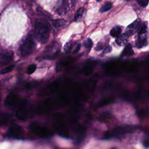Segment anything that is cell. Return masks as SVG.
<instances>
[{"mask_svg": "<svg viewBox=\"0 0 149 149\" xmlns=\"http://www.w3.org/2000/svg\"><path fill=\"white\" fill-rule=\"evenodd\" d=\"M30 128L35 134L41 137H48L52 135V132L49 129L37 123L31 125Z\"/></svg>", "mask_w": 149, "mask_h": 149, "instance_id": "obj_3", "label": "cell"}, {"mask_svg": "<svg viewBox=\"0 0 149 149\" xmlns=\"http://www.w3.org/2000/svg\"><path fill=\"white\" fill-rule=\"evenodd\" d=\"M129 36H127L125 33L123 34H120L119 36H118L115 42L117 45L119 46H123L126 45L128 39H129Z\"/></svg>", "mask_w": 149, "mask_h": 149, "instance_id": "obj_10", "label": "cell"}, {"mask_svg": "<svg viewBox=\"0 0 149 149\" xmlns=\"http://www.w3.org/2000/svg\"><path fill=\"white\" fill-rule=\"evenodd\" d=\"M111 51H112V47H111L110 45H108V46H107V47L104 48V51H102V55H104V54L109 53V52H111Z\"/></svg>", "mask_w": 149, "mask_h": 149, "instance_id": "obj_22", "label": "cell"}, {"mask_svg": "<svg viewBox=\"0 0 149 149\" xmlns=\"http://www.w3.org/2000/svg\"><path fill=\"white\" fill-rule=\"evenodd\" d=\"M84 11H85V9L84 8H79L77 12H76L75 15H74V20L76 21H78V20H80L83 16V14L84 13Z\"/></svg>", "mask_w": 149, "mask_h": 149, "instance_id": "obj_14", "label": "cell"}, {"mask_svg": "<svg viewBox=\"0 0 149 149\" xmlns=\"http://www.w3.org/2000/svg\"><path fill=\"white\" fill-rule=\"evenodd\" d=\"M14 68V65H11L9 66H8L5 68H4L3 69H2L1 71H0V73L2 74H4L6 73H8L10 72H11Z\"/></svg>", "mask_w": 149, "mask_h": 149, "instance_id": "obj_17", "label": "cell"}, {"mask_svg": "<svg viewBox=\"0 0 149 149\" xmlns=\"http://www.w3.org/2000/svg\"><path fill=\"white\" fill-rule=\"evenodd\" d=\"M137 2L140 6L143 7H146L147 6L149 2V0H137Z\"/></svg>", "mask_w": 149, "mask_h": 149, "instance_id": "obj_20", "label": "cell"}, {"mask_svg": "<svg viewBox=\"0 0 149 149\" xmlns=\"http://www.w3.org/2000/svg\"><path fill=\"white\" fill-rule=\"evenodd\" d=\"M23 134V130L21 126L17 124L12 125L6 133V136L12 138H19Z\"/></svg>", "mask_w": 149, "mask_h": 149, "instance_id": "obj_4", "label": "cell"}, {"mask_svg": "<svg viewBox=\"0 0 149 149\" xmlns=\"http://www.w3.org/2000/svg\"><path fill=\"white\" fill-rule=\"evenodd\" d=\"M74 45V42L73 41H69L67 42L65 46H64V51L65 52H69L71 50V49L73 48V47Z\"/></svg>", "mask_w": 149, "mask_h": 149, "instance_id": "obj_18", "label": "cell"}, {"mask_svg": "<svg viewBox=\"0 0 149 149\" xmlns=\"http://www.w3.org/2000/svg\"><path fill=\"white\" fill-rule=\"evenodd\" d=\"M80 47H81V45H80V44H78L77 45H76L75 48H74V50H73V54H76V53H77V52H79V51L80 50Z\"/></svg>", "mask_w": 149, "mask_h": 149, "instance_id": "obj_24", "label": "cell"}, {"mask_svg": "<svg viewBox=\"0 0 149 149\" xmlns=\"http://www.w3.org/2000/svg\"><path fill=\"white\" fill-rule=\"evenodd\" d=\"M69 9L68 0H59L58 5L56 8V12L59 15L66 14Z\"/></svg>", "mask_w": 149, "mask_h": 149, "instance_id": "obj_7", "label": "cell"}, {"mask_svg": "<svg viewBox=\"0 0 149 149\" xmlns=\"http://www.w3.org/2000/svg\"><path fill=\"white\" fill-rule=\"evenodd\" d=\"M36 46V43L32 34H29L19 47V52L22 56H27L31 54Z\"/></svg>", "mask_w": 149, "mask_h": 149, "instance_id": "obj_2", "label": "cell"}, {"mask_svg": "<svg viewBox=\"0 0 149 149\" xmlns=\"http://www.w3.org/2000/svg\"><path fill=\"white\" fill-rule=\"evenodd\" d=\"M141 26V20L140 19H137L136 20H134L133 23H132L126 27L125 30V33L129 36H133L135 33H136L139 30Z\"/></svg>", "mask_w": 149, "mask_h": 149, "instance_id": "obj_5", "label": "cell"}, {"mask_svg": "<svg viewBox=\"0 0 149 149\" xmlns=\"http://www.w3.org/2000/svg\"><path fill=\"white\" fill-rule=\"evenodd\" d=\"M19 98L17 95L14 94H10L8 95L5 100V105L7 107H12L16 104L18 102Z\"/></svg>", "mask_w": 149, "mask_h": 149, "instance_id": "obj_9", "label": "cell"}, {"mask_svg": "<svg viewBox=\"0 0 149 149\" xmlns=\"http://www.w3.org/2000/svg\"><path fill=\"white\" fill-rule=\"evenodd\" d=\"M93 41L90 38H87L84 42V45L85 48L87 49L88 52H90V49L93 47Z\"/></svg>", "mask_w": 149, "mask_h": 149, "instance_id": "obj_16", "label": "cell"}, {"mask_svg": "<svg viewBox=\"0 0 149 149\" xmlns=\"http://www.w3.org/2000/svg\"><path fill=\"white\" fill-rule=\"evenodd\" d=\"M50 26L44 19H37L34 24V36L37 41L41 44L46 43L49 38Z\"/></svg>", "mask_w": 149, "mask_h": 149, "instance_id": "obj_1", "label": "cell"}, {"mask_svg": "<svg viewBox=\"0 0 149 149\" xmlns=\"http://www.w3.org/2000/svg\"><path fill=\"white\" fill-rule=\"evenodd\" d=\"M126 1H130V0H126Z\"/></svg>", "mask_w": 149, "mask_h": 149, "instance_id": "obj_26", "label": "cell"}, {"mask_svg": "<svg viewBox=\"0 0 149 149\" xmlns=\"http://www.w3.org/2000/svg\"><path fill=\"white\" fill-rule=\"evenodd\" d=\"M36 69V65L35 64H31L28 66L26 72L27 74H31L35 72Z\"/></svg>", "mask_w": 149, "mask_h": 149, "instance_id": "obj_19", "label": "cell"}, {"mask_svg": "<svg viewBox=\"0 0 149 149\" xmlns=\"http://www.w3.org/2000/svg\"><path fill=\"white\" fill-rule=\"evenodd\" d=\"M147 44V33H139L138 36V38L136 42V46L138 48L145 47Z\"/></svg>", "mask_w": 149, "mask_h": 149, "instance_id": "obj_8", "label": "cell"}, {"mask_svg": "<svg viewBox=\"0 0 149 149\" xmlns=\"http://www.w3.org/2000/svg\"><path fill=\"white\" fill-rule=\"evenodd\" d=\"M103 48H104V45L100 42H99L97 44V47L95 48V50L99 51V50H101V49H102Z\"/></svg>", "mask_w": 149, "mask_h": 149, "instance_id": "obj_23", "label": "cell"}, {"mask_svg": "<svg viewBox=\"0 0 149 149\" xmlns=\"http://www.w3.org/2000/svg\"><path fill=\"white\" fill-rule=\"evenodd\" d=\"M97 1H100L101 0H97Z\"/></svg>", "mask_w": 149, "mask_h": 149, "instance_id": "obj_25", "label": "cell"}, {"mask_svg": "<svg viewBox=\"0 0 149 149\" xmlns=\"http://www.w3.org/2000/svg\"><path fill=\"white\" fill-rule=\"evenodd\" d=\"M134 54L132 45L130 44H127L122 54V56H131Z\"/></svg>", "mask_w": 149, "mask_h": 149, "instance_id": "obj_12", "label": "cell"}, {"mask_svg": "<svg viewBox=\"0 0 149 149\" xmlns=\"http://www.w3.org/2000/svg\"><path fill=\"white\" fill-rule=\"evenodd\" d=\"M122 28L119 26H116L113 27L110 31V35L113 37H117L121 34Z\"/></svg>", "mask_w": 149, "mask_h": 149, "instance_id": "obj_11", "label": "cell"}, {"mask_svg": "<svg viewBox=\"0 0 149 149\" xmlns=\"http://www.w3.org/2000/svg\"><path fill=\"white\" fill-rule=\"evenodd\" d=\"M112 4L111 2H106L102 6V7L100 8V11L101 12H107L109 10L111 9V8H112Z\"/></svg>", "mask_w": 149, "mask_h": 149, "instance_id": "obj_15", "label": "cell"}, {"mask_svg": "<svg viewBox=\"0 0 149 149\" xmlns=\"http://www.w3.org/2000/svg\"><path fill=\"white\" fill-rule=\"evenodd\" d=\"M13 52L12 51H3L0 55V63L5 65L10 62L13 58Z\"/></svg>", "mask_w": 149, "mask_h": 149, "instance_id": "obj_6", "label": "cell"}, {"mask_svg": "<svg viewBox=\"0 0 149 149\" xmlns=\"http://www.w3.org/2000/svg\"><path fill=\"white\" fill-rule=\"evenodd\" d=\"M72 59H70L69 60L68 59H66V61H66V63H68L72 61ZM65 63V61H63L61 62V63H59V64H58V65H57V68H56L57 70H58V69H61L62 68L63 65Z\"/></svg>", "mask_w": 149, "mask_h": 149, "instance_id": "obj_21", "label": "cell"}, {"mask_svg": "<svg viewBox=\"0 0 149 149\" xmlns=\"http://www.w3.org/2000/svg\"><path fill=\"white\" fill-rule=\"evenodd\" d=\"M53 25L56 28H61L63 27L66 25V22L63 19H56L54 20L52 22Z\"/></svg>", "mask_w": 149, "mask_h": 149, "instance_id": "obj_13", "label": "cell"}]
</instances>
